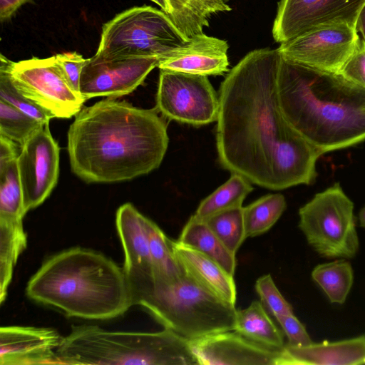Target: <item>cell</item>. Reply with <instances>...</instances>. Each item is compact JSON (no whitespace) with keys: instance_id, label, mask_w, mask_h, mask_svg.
<instances>
[{"instance_id":"6da1fadb","label":"cell","mask_w":365,"mask_h":365,"mask_svg":"<svg viewBox=\"0 0 365 365\" xmlns=\"http://www.w3.org/2000/svg\"><path fill=\"white\" fill-rule=\"evenodd\" d=\"M278 49L249 52L226 75L219 92V162L252 184L273 190L312 184L322 154L284 117L278 101Z\"/></svg>"},{"instance_id":"7a4b0ae2","label":"cell","mask_w":365,"mask_h":365,"mask_svg":"<svg viewBox=\"0 0 365 365\" xmlns=\"http://www.w3.org/2000/svg\"><path fill=\"white\" fill-rule=\"evenodd\" d=\"M158 113L111 98L82 108L68 131L72 172L87 183L113 182L158 168L169 143Z\"/></svg>"},{"instance_id":"3957f363","label":"cell","mask_w":365,"mask_h":365,"mask_svg":"<svg viewBox=\"0 0 365 365\" xmlns=\"http://www.w3.org/2000/svg\"><path fill=\"white\" fill-rule=\"evenodd\" d=\"M277 89L287 121L322 155L365 140V89L341 74L282 56Z\"/></svg>"},{"instance_id":"277c9868","label":"cell","mask_w":365,"mask_h":365,"mask_svg":"<svg viewBox=\"0 0 365 365\" xmlns=\"http://www.w3.org/2000/svg\"><path fill=\"white\" fill-rule=\"evenodd\" d=\"M26 295L66 315L107 320L133 306L123 268L104 255L73 247L47 259L29 279Z\"/></svg>"},{"instance_id":"5b68a950","label":"cell","mask_w":365,"mask_h":365,"mask_svg":"<svg viewBox=\"0 0 365 365\" xmlns=\"http://www.w3.org/2000/svg\"><path fill=\"white\" fill-rule=\"evenodd\" d=\"M130 290L133 305L143 307L164 328L188 340L234 330L235 305L185 272L173 279L153 276Z\"/></svg>"},{"instance_id":"8992f818","label":"cell","mask_w":365,"mask_h":365,"mask_svg":"<svg viewBox=\"0 0 365 365\" xmlns=\"http://www.w3.org/2000/svg\"><path fill=\"white\" fill-rule=\"evenodd\" d=\"M56 354L63 364H197L189 340L165 328L139 332L73 326L62 338Z\"/></svg>"},{"instance_id":"52a82bcc","label":"cell","mask_w":365,"mask_h":365,"mask_svg":"<svg viewBox=\"0 0 365 365\" xmlns=\"http://www.w3.org/2000/svg\"><path fill=\"white\" fill-rule=\"evenodd\" d=\"M187 41L163 10L135 6L103 26L96 55L107 58L157 57L161 60Z\"/></svg>"},{"instance_id":"ba28073f","label":"cell","mask_w":365,"mask_h":365,"mask_svg":"<svg viewBox=\"0 0 365 365\" xmlns=\"http://www.w3.org/2000/svg\"><path fill=\"white\" fill-rule=\"evenodd\" d=\"M299 228L308 244L327 259L354 258L359 240L354 203L339 182L317 193L299 210Z\"/></svg>"},{"instance_id":"9c48e42d","label":"cell","mask_w":365,"mask_h":365,"mask_svg":"<svg viewBox=\"0 0 365 365\" xmlns=\"http://www.w3.org/2000/svg\"><path fill=\"white\" fill-rule=\"evenodd\" d=\"M9 71L16 89L57 118H71L86 101L66 80L56 56L9 61Z\"/></svg>"},{"instance_id":"30bf717a","label":"cell","mask_w":365,"mask_h":365,"mask_svg":"<svg viewBox=\"0 0 365 365\" xmlns=\"http://www.w3.org/2000/svg\"><path fill=\"white\" fill-rule=\"evenodd\" d=\"M220 101L207 76L160 70L155 108L169 120L192 125L217 121Z\"/></svg>"},{"instance_id":"8fae6325","label":"cell","mask_w":365,"mask_h":365,"mask_svg":"<svg viewBox=\"0 0 365 365\" xmlns=\"http://www.w3.org/2000/svg\"><path fill=\"white\" fill-rule=\"evenodd\" d=\"M360 38L355 26L333 23L315 27L277 48L293 62L322 71L339 73Z\"/></svg>"},{"instance_id":"7c38bea8","label":"cell","mask_w":365,"mask_h":365,"mask_svg":"<svg viewBox=\"0 0 365 365\" xmlns=\"http://www.w3.org/2000/svg\"><path fill=\"white\" fill-rule=\"evenodd\" d=\"M59 153L48 124L42 125L21 147L17 165L26 212L41 205L56 185Z\"/></svg>"},{"instance_id":"4fadbf2b","label":"cell","mask_w":365,"mask_h":365,"mask_svg":"<svg viewBox=\"0 0 365 365\" xmlns=\"http://www.w3.org/2000/svg\"><path fill=\"white\" fill-rule=\"evenodd\" d=\"M159 62L157 57L107 58L95 54L86 59L82 68L80 93L85 101L128 95L143 83Z\"/></svg>"},{"instance_id":"5bb4252c","label":"cell","mask_w":365,"mask_h":365,"mask_svg":"<svg viewBox=\"0 0 365 365\" xmlns=\"http://www.w3.org/2000/svg\"><path fill=\"white\" fill-rule=\"evenodd\" d=\"M364 3L365 0H280L273 38L281 43L324 24L343 22L356 26Z\"/></svg>"},{"instance_id":"9a60e30c","label":"cell","mask_w":365,"mask_h":365,"mask_svg":"<svg viewBox=\"0 0 365 365\" xmlns=\"http://www.w3.org/2000/svg\"><path fill=\"white\" fill-rule=\"evenodd\" d=\"M189 346L197 364L204 365H275L279 352L235 331L189 340Z\"/></svg>"},{"instance_id":"2e32d148","label":"cell","mask_w":365,"mask_h":365,"mask_svg":"<svg viewBox=\"0 0 365 365\" xmlns=\"http://www.w3.org/2000/svg\"><path fill=\"white\" fill-rule=\"evenodd\" d=\"M48 327L8 326L0 329V365L59 364L62 339Z\"/></svg>"},{"instance_id":"e0dca14e","label":"cell","mask_w":365,"mask_h":365,"mask_svg":"<svg viewBox=\"0 0 365 365\" xmlns=\"http://www.w3.org/2000/svg\"><path fill=\"white\" fill-rule=\"evenodd\" d=\"M228 48L226 41L202 33L160 60L158 67L206 76L222 75L228 71Z\"/></svg>"},{"instance_id":"ac0fdd59","label":"cell","mask_w":365,"mask_h":365,"mask_svg":"<svg viewBox=\"0 0 365 365\" xmlns=\"http://www.w3.org/2000/svg\"><path fill=\"white\" fill-rule=\"evenodd\" d=\"M146 218L129 202L116 212V228L124 252L123 269L128 284L154 274Z\"/></svg>"},{"instance_id":"d6986e66","label":"cell","mask_w":365,"mask_h":365,"mask_svg":"<svg viewBox=\"0 0 365 365\" xmlns=\"http://www.w3.org/2000/svg\"><path fill=\"white\" fill-rule=\"evenodd\" d=\"M365 364V334L350 339L311 344H284L275 365H359Z\"/></svg>"},{"instance_id":"ffe728a7","label":"cell","mask_w":365,"mask_h":365,"mask_svg":"<svg viewBox=\"0 0 365 365\" xmlns=\"http://www.w3.org/2000/svg\"><path fill=\"white\" fill-rule=\"evenodd\" d=\"M171 246L185 273L218 297L235 305L237 290L233 276L192 247L173 240Z\"/></svg>"},{"instance_id":"44dd1931","label":"cell","mask_w":365,"mask_h":365,"mask_svg":"<svg viewBox=\"0 0 365 365\" xmlns=\"http://www.w3.org/2000/svg\"><path fill=\"white\" fill-rule=\"evenodd\" d=\"M167 2L168 16L187 40L202 34L213 14L231 10L225 0H167Z\"/></svg>"},{"instance_id":"7402d4cb","label":"cell","mask_w":365,"mask_h":365,"mask_svg":"<svg viewBox=\"0 0 365 365\" xmlns=\"http://www.w3.org/2000/svg\"><path fill=\"white\" fill-rule=\"evenodd\" d=\"M177 240L209 257L227 273L234 276L236 268L235 255L225 247L205 220L194 215L191 216Z\"/></svg>"},{"instance_id":"603a6c76","label":"cell","mask_w":365,"mask_h":365,"mask_svg":"<svg viewBox=\"0 0 365 365\" xmlns=\"http://www.w3.org/2000/svg\"><path fill=\"white\" fill-rule=\"evenodd\" d=\"M233 331L271 349L280 350L284 346L282 331L270 319L259 301H253L244 309H237Z\"/></svg>"},{"instance_id":"cb8c5ba5","label":"cell","mask_w":365,"mask_h":365,"mask_svg":"<svg viewBox=\"0 0 365 365\" xmlns=\"http://www.w3.org/2000/svg\"><path fill=\"white\" fill-rule=\"evenodd\" d=\"M27 245L23 220H0V303L6 297L13 270Z\"/></svg>"},{"instance_id":"d4e9b609","label":"cell","mask_w":365,"mask_h":365,"mask_svg":"<svg viewBox=\"0 0 365 365\" xmlns=\"http://www.w3.org/2000/svg\"><path fill=\"white\" fill-rule=\"evenodd\" d=\"M313 281L323 290L329 301L343 304L354 282V271L344 259L317 264L312 271Z\"/></svg>"},{"instance_id":"484cf974","label":"cell","mask_w":365,"mask_h":365,"mask_svg":"<svg viewBox=\"0 0 365 365\" xmlns=\"http://www.w3.org/2000/svg\"><path fill=\"white\" fill-rule=\"evenodd\" d=\"M252 190V183L247 179L232 173L224 184L201 201L194 215L205 220L217 212L242 206L245 198Z\"/></svg>"},{"instance_id":"4316f807","label":"cell","mask_w":365,"mask_h":365,"mask_svg":"<svg viewBox=\"0 0 365 365\" xmlns=\"http://www.w3.org/2000/svg\"><path fill=\"white\" fill-rule=\"evenodd\" d=\"M286 207L285 198L281 193L266 195L243 207L247 238L267 232L277 222Z\"/></svg>"},{"instance_id":"83f0119b","label":"cell","mask_w":365,"mask_h":365,"mask_svg":"<svg viewBox=\"0 0 365 365\" xmlns=\"http://www.w3.org/2000/svg\"><path fill=\"white\" fill-rule=\"evenodd\" d=\"M146 230L153 266V276L173 279L184 274L171 246V239L152 220L146 218Z\"/></svg>"},{"instance_id":"f1b7e54d","label":"cell","mask_w":365,"mask_h":365,"mask_svg":"<svg viewBox=\"0 0 365 365\" xmlns=\"http://www.w3.org/2000/svg\"><path fill=\"white\" fill-rule=\"evenodd\" d=\"M17 160L0 168V220H23L26 214Z\"/></svg>"},{"instance_id":"f546056e","label":"cell","mask_w":365,"mask_h":365,"mask_svg":"<svg viewBox=\"0 0 365 365\" xmlns=\"http://www.w3.org/2000/svg\"><path fill=\"white\" fill-rule=\"evenodd\" d=\"M203 220L225 247L236 255L247 238L243 207H235L217 212Z\"/></svg>"},{"instance_id":"4dcf8cb0","label":"cell","mask_w":365,"mask_h":365,"mask_svg":"<svg viewBox=\"0 0 365 365\" xmlns=\"http://www.w3.org/2000/svg\"><path fill=\"white\" fill-rule=\"evenodd\" d=\"M43 124L0 98V135L21 147Z\"/></svg>"},{"instance_id":"1f68e13d","label":"cell","mask_w":365,"mask_h":365,"mask_svg":"<svg viewBox=\"0 0 365 365\" xmlns=\"http://www.w3.org/2000/svg\"><path fill=\"white\" fill-rule=\"evenodd\" d=\"M9 60L2 54L0 58V98L6 101L42 124H48L54 117L23 96L14 86L9 71Z\"/></svg>"},{"instance_id":"d6a6232c","label":"cell","mask_w":365,"mask_h":365,"mask_svg":"<svg viewBox=\"0 0 365 365\" xmlns=\"http://www.w3.org/2000/svg\"><path fill=\"white\" fill-rule=\"evenodd\" d=\"M255 288L264 308L275 318L294 313L292 305L281 294L270 274L258 278Z\"/></svg>"},{"instance_id":"836d02e7","label":"cell","mask_w":365,"mask_h":365,"mask_svg":"<svg viewBox=\"0 0 365 365\" xmlns=\"http://www.w3.org/2000/svg\"><path fill=\"white\" fill-rule=\"evenodd\" d=\"M340 74L349 81L365 89V43L363 40H359Z\"/></svg>"},{"instance_id":"e575fe53","label":"cell","mask_w":365,"mask_h":365,"mask_svg":"<svg viewBox=\"0 0 365 365\" xmlns=\"http://www.w3.org/2000/svg\"><path fill=\"white\" fill-rule=\"evenodd\" d=\"M56 58L69 84L80 93V77L87 58L75 51L57 54Z\"/></svg>"},{"instance_id":"d590c367","label":"cell","mask_w":365,"mask_h":365,"mask_svg":"<svg viewBox=\"0 0 365 365\" xmlns=\"http://www.w3.org/2000/svg\"><path fill=\"white\" fill-rule=\"evenodd\" d=\"M280 324L291 346H305L312 342L305 327L294 313L281 315L275 318Z\"/></svg>"},{"instance_id":"8d00e7d4","label":"cell","mask_w":365,"mask_h":365,"mask_svg":"<svg viewBox=\"0 0 365 365\" xmlns=\"http://www.w3.org/2000/svg\"><path fill=\"white\" fill-rule=\"evenodd\" d=\"M21 150L19 144L0 135V168L17 160Z\"/></svg>"},{"instance_id":"74e56055","label":"cell","mask_w":365,"mask_h":365,"mask_svg":"<svg viewBox=\"0 0 365 365\" xmlns=\"http://www.w3.org/2000/svg\"><path fill=\"white\" fill-rule=\"evenodd\" d=\"M33 0H0V20L3 23L10 19L24 4Z\"/></svg>"},{"instance_id":"f35d334b","label":"cell","mask_w":365,"mask_h":365,"mask_svg":"<svg viewBox=\"0 0 365 365\" xmlns=\"http://www.w3.org/2000/svg\"><path fill=\"white\" fill-rule=\"evenodd\" d=\"M356 28L363 36V41L365 43V3L362 6L356 20Z\"/></svg>"},{"instance_id":"ab89813d","label":"cell","mask_w":365,"mask_h":365,"mask_svg":"<svg viewBox=\"0 0 365 365\" xmlns=\"http://www.w3.org/2000/svg\"><path fill=\"white\" fill-rule=\"evenodd\" d=\"M153 2H155L156 4L160 6L161 9L166 13L167 14L169 12V6L167 2V0H150Z\"/></svg>"},{"instance_id":"60d3db41","label":"cell","mask_w":365,"mask_h":365,"mask_svg":"<svg viewBox=\"0 0 365 365\" xmlns=\"http://www.w3.org/2000/svg\"><path fill=\"white\" fill-rule=\"evenodd\" d=\"M359 221L360 226L365 228V205L359 212Z\"/></svg>"},{"instance_id":"b9f144b4","label":"cell","mask_w":365,"mask_h":365,"mask_svg":"<svg viewBox=\"0 0 365 365\" xmlns=\"http://www.w3.org/2000/svg\"><path fill=\"white\" fill-rule=\"evenodd\" d=\"M225 1H229V0H225Z\"/></svg>"}]
</instances>
